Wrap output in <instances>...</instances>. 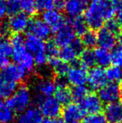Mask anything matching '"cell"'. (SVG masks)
Returning a JSON list of instances; mask_svg holds the SVG:
<instances>
[{"mask_svg":"<svg viewBox=\"0 0 122 123\" xmlns=\"http://www.w3.org/2000/svg\"><path fill=\"white\" fill-rule=\"evenodd\" d=\"M116 13L109 0H92L85 10L84 19L88 27L99 30L106 21L114 18Z\"/></svg>","mask_w":122,"mask_h":123,"instance_id":"cell-1","label":"cell"},{"mask_svg":"<svg viewBox=\"0 0 122 123\" xmlns=\"http://www.w3.org/2000/svg\"><path fill=\"white\" fill-rule=\"evenodd\" d=\"M10 44L12 45V58L15 64L26 70L31 71L34 69L35 62L34 56L25 47V39L22 34H15L12 36Z\"/></svg>","mask_w":122,"mask_h":123,"instance_id":"cell-2","label":"cell"},{"mask_svg":"<svg viewBox=\"0 0 122 123\" xmlns=\"http://www.w3.org/2000/svg\"><path fill=\"white\" fill-rule=\"evenodd\" d=\"M25 47L34 56L35 65L42 67L47 64L48 57L45 53L46 44L44 40L29 34L25 39Z\"/></svg>","mask_w":122,"mask_h":123,"instance_id":"cell-3","label":"cell"},{"mask_svg":"<svg viewBox=\"0 0 122 123\" xmlns=\"http://www.w3.org/2000/svg\"><path fill=\"white\" fill-rule=\"evenodd\" d=\"M31 101L32 96L29 89L25 86H21L17 88L14 93L8 99L6 103L14 112L21 113L29 107Z\"/></svg>","mask_w":122,"mask_h":123,"instance_id":"cell-4","label":"cell"},{"mask_svg":"<svg viewBox=\"0 0 122 123\" xmlns=\"http://www.w3.org/2000/svg\"><path fill=\"white\" fill-rule=\"evenodd\" d=\"M38 104L41 115L47 119L57 118L62 112V105L53 96L40 98Z\"/></svg>","mask_w":122,"mask_h":123,"instance_id":"cell-5","label":"cell"},{"mask_svg":"<svg viewBox=\"0 0 122 123\" xmlns=\"http://www.w3.org/2000/svg\"><path fill=\"white\" fill-rule=\"evenodd\" d=\"M7 8L11 15L22 12L29 16L36 11L34 0H7Z\"/></svg>","mask_w":122,"mask_h":123,"instance_id":"cell-6","label":"cell"},{"mask_svg":"<svg viewBox=\"0 0 122 123\" xmlns=\"http://www.w3.org/2000/svg\"><path fill=\"white\" fill-rule=\"evenodd\" d=\"M66 81L74 87L84 86L87 83L88 72L80 65H74L66 74Z\"/></svg>","mask_w":122,"mask_h":123,"instance_id":"cell-7","label":"cell"},{"mask_svg":"<svg viewBox=\"0 0 122 123\" xmlns=\"http://www.w3.org/2000/svg\"><path fill=\"white\" fill-rule=\"evenodd\" d=\"M28 72L16 64H8L2 69L0 77L15 84L22 81L27 75Z\"/></svg>","mask_w":122,"mask_h":123,"instance_id":"cell-8","label":"cell"},{"mask_svg":"<svg viewBox=\"0 0 122 123\" xmlns=\"http://www.w3.org/2000/svg\"><path fill=\"white\" fill-rule=\"evenodd\" d=\"M28 29L29 30L30 34L36 36L43 40L49 39L52 34V29L49 28V26L42 18H33L29 22Z\"/></svg>","mask_w":122,"mask_h":123,"instance_id":"cell-9","label":"cell"},{"mask_svg":"<svg viewBox=\"0 0 122 123\" xmlns=\"http://www.w3.org/2000/svg\"><path fill=\"white\" fill-rule=\"evenodd\" d=\"M98 96L102 103L105 102L107 105L119 101L120 86L116 83H108L99 90Z\"/></svg>","mask_w":122,"mask_h":123,"instance_id":"cell-10","label":"cell"},{"mask_svg":"<svg viewBox=\"0 0 122 123\" xmlns=\"http://www.w3.org/2000/svg\"><path fill=\"white\" fill-rule=\"evenodd\" d=\"M29 22L30 20L28 15L19 12L11 15L7 24L11 32H13L15 34H21L24 32L26 29H28Z\"/></svg>","mask_w":122,"mask_h":123,"instance_id":"cell-11","label":"cell"},{"mask_svg":"<svg viewBox=\"0 0 122 123\" xmlns=\"http://www.w3.org/2000/svg\"><path fill=\"white\" fill-rule=\"evenodd\" d=\"M87 83L92 90L99 91L105 85L107 84L105 70L100 67H93L88 72Z\"/></svg>","mask_w":122,"mask_h":123,"instance_id":"cell-12","label":"cell"},{"mask_svg":"<svg viewBox=\"0 0 122 123\" xmlns=\"http://www.w3.org/2000/svg\"><path fill=\"white\" fill-rule=\"evenodd\" d=\"M80 106L83 111L84 114L86 113L87 115L97 114L100 113L103 108V103L97 95L90 93L87 95L85 99L80 102Z\"/></svg>","mask_w":122,"mask_h":123,"instance_id":"cell-13","label":"cell"},{"mask_svg":"<svg viewBox=\"0 0 122 123\" xmlns=\"http://www.w3.org/2000/svg\"><path fill=\"white\" fill-rule=\"evenodd\" d=\"M88 7V0H65L64 10L71 18L80 17Z\"/></svg>","mask_w":122,"mask_h":123,"instance_id":"cell-14","label":"cell"},{"mask_svg":"<svg viewBox=\"0 0 122 123\" xmlns=\"http://www.w3.org/2000/svg\"><path fill=\"white\" fill-rule=\"evenodd\" d=\"M42 19L49 26L52 31H58L65 25V19L63 14L57 9L48 10L43 13Z\"/></svg>","mask_w":122,"mask_h":123,"instance_id":"cell-15","label":"cell"},{"mask_svg":"<svg viewBox=\"0 0 122 123\" xmlns=\"http://www.w3.org/2000/svg\"><path fill=\"white\" fill-rule=\"evenodd\" d=\"M75 36L76 35L73 32L70 26L65 24L61 29L55 32L54 43L58 47H65L71 44V43L76 39Z\"/></svg>","mask_w":122,"mask_h":123,"instance_id":"cell-16","label":"cell"},{"mask_svg":"<svg viewBox=\"0 0 122 123\" xmlns=\"http://www.w3.org/2000/svg\"><path fill=\"white\" fill-rule=\"evenodd\" d=\"M97 35V44L99 48L105 49H111L116 47V35L108 30L105 27H102L98 30Z\"/></svg>","mask_w":122,"mask_h":123,"instance_id":"cell-17","label":"cell"},{"mask_svg":"<svg viewBox=\"0 0 122 123\" xmlns=\"http://www.w3.org/2000/svg\"><path fill=\"white\" fill-rule=\"evenodd\" d=\"M63 121L64 123H81L84 112L80 105L68 104L63 110Z\"/></svg>","mask_w":122,"mask_h":123,"instance_id":"cell-18","label":"cell"},{"mask_svg":"<svg viewBox=\"0 0 122 123\" xmlns=\"http://www.w3.org/2000/svg\"><path fill=\"white\" fill-rule=\"evenodd\" d=\"M56 82L49 78L41 79L35 84V91L39 95V97H49L55 93Z\"/></svg>","mask_w":122,"mask_h":123,"instance_id":"cell-19","label":"cell"},{"mask_svg":"<svg viewBox=\"0 0 122 123\" xmlns=\"http://www.w3.org/2000/svg\"><path fill=\"white\" fill-rule=\"evenodd\" d=\"M104 116L109 123H122V102L108 104L105 108Z\"/></svg>","mask_w":122,"mask_h":123,"instance_id":"cell-20","label":"cell"},{"mask_svg":"<svg viewBox=\"0 0 122 123\" xmlns=\"http://www.w3.org/2000/svg\"><path fill=\"white\" fill-rule=\"evenodd\" d=\"M44 119L40 111L36 107H29L19 113L16 123H42Z\"/></svg>","mask_w":122,"mask_h":123,"instance_id":"cell-21","label":"cell"},{"mask_svg":"<svg viewBox=\"0 0 122 123\" xmlns=\"http://www.w3.org/2000/svg\"><path fill=\"white\" fill-rule=\"evenodd\" d=\"M56 88L55 91V96L54 98L61 104L64 105H68L72 100L71 96V91L69 89L68 86L66 85V81H64L63 79H60L57 83H56Z\"/></svg>","mask_w":122,"mask_h":123,"instance_id":"cell-22","label":"cell"},{"mask_svg":"<svg viewBox=\"0 0 122 123\" xmlns=\"http://www.w3.org/2000/svg\"><path fill=\"white\" fill-rule=\"evenodd\" d=\"M48 62H49V66L54 70L55 74L60 79H64V77L66 76L69 70H70V67H69L68 64L64 63V62L60 60L59 57L48 59Z\"/></svg>","mask_w":122,"mask_h":123,"instance_id":"cell-23","label":"cell"},{"mask_svg":"<svg viewBox=\"0 0 122 123\" xmlns=\"http://www.w3.org/2000/svg\"><path fill=\"white\" fill-rule=\"evenodd\" d=\"M78 55H80V54L72 47V45L70 44V45L65 46V47H62L60 49H59L58 57L63 62L68 64V63H75Z\"/></svg>","mask_w":122,"mask_h":123,"instance_id":"cell-24","label":"cell"},{"mask_svg":"<svg viewBox=\"0 0 122 123\" xmlns=\"http://www.w3.org/2000/svg\"><path fill=\"white\" fill-rule=\"evenodd\" d=\"M94 55L96 64L100 68L109 67L111 64V54L109 50L99 48L94 51Z\"/></svg>","mask_w":122,"mask_h":123,"instance_id":"cell-25","label":"cell"},{"mask_svg":"<svg viewBox=\"0 0 122 123\" xmlns=\"http://www.w3.org/2000/svg\"><path fill=\"white\" fill-rule=\"evenodd\" d=\"M80 65L85 69H92L93 67H94L96 64L94 51L90 49H84L80 55Z\"/></svg>","mask_w":122,"mask_h":123,"instance_id":"cell-26","label":"cell"},{"mask_svg":"<svg viewBox=\"0 0 122 123\" xmlns=\"http://www.w3.org/2000/svg\"><path fill=\"white\" fill-rule=\"evenodd\" d=\"M17 89V84L0 77V97L9 98Z\"/></svg>","mask_w":122,"mask_h":123,"instance_id":"cell-27","label":"cell"},{"mask_svg":"<svg viewBox=\"0 0 122 123\" xmlns=\"http://www.w3.org/2000/svg\"><path fill=\"white\" fill-rule=\"evenodd\" d=\"M70 28L72 29L73 32L75 33V35L82 36L87 31V26L85 19L82 18L81 17H77V18H71L70 21Z\"/></svg>","mask_w":122,"mask_h":123,"instance_id":"cell-28","label":"cell"},{"mask_svg":"<svg viewBox=\"0 0 122 123\" xmlns=\"http://www.w3.org/2000/svg\"><path fill=\"white\" fill-rule=\"evenodd\" d=\"M14 121V111L6 102L0 101V123H12Z\"/></svg>","mask_w":122,"mask_h":123,"instance_id":"cell-29","label":"cell"},{"mask_svg":"<svg viewBox=\"0 0 122 123\" xmlns=\"http://www.w3.org/2000/svg\"><path fill=\"white\" fill-rule=\"evenodd\" d=\"M106 79L110 81V83H116L122 80V68L118 66H110L105 70Z\"/></svg>","mask_w":122,"mask_h":123,"instance_id":"cell-30","label":"cell"},{"mask_svg":"<svg viewBox=\"0 0 122 123\" xmlns=\"http://www.w3.org/2000/svg\"><path fill=\"white\" fill-rule=\"evenodd\" d=\"M80 40H81L84 46H85L87 49H91L92 48H94L97 44V35H96V33L94 30H87L82 35V39Z\"/></svg>","mask_w":122,"mask_h":123,"instance_id":"cell-31","label":"cell"},{"mask_svg":"<svg viewBox=\"0 0 122 123\" xmlns=\"http://www.w3.org/2000/svg\"><path fill=\"white\" fill-rule=\"evenodd\" d=\"M88 94V89L85 86L74 87L71 91L72 100H74L76 102H81Z\"/></svg>","mask_w":122,"mask_h":123,"instance_id":"cell-32","label":"cell"},{"mask_svg":"<svg viewBox=\"0 0 122 123\" xmlns=\"http://www.w3.org/2000/svg\"><path fill=\"white\" fill-rule=\"evenodd\" d=\"M35 8L38 11L45 12L54 9V0H34Z\"/></svg>","mask_w":122,"mask_h":123,"instance_id":"cell-33","label":"cell"},{"mask_svg":"<svg viewBox=\"0 0 122 123\" xmlns=\"http://www.w3.org/2000/svg\"><path fill=\"white\" fill-rule=\"evenodd\" d=\"M111 63L114 66L122 68V47L117 46L113 49L111 52Z\"/></svg>","mask_w":122,"mask_h":123,"instance_id":"cell-34","label":"cell"},{"mask_svg":"<svg viewBox=\"0 0 122 123\" xmlns=\"http://www.w3.org/2000/svg\"><path fill=\"white\" fill-rule=\"evenodd\" d=\"M81 123H107L105 117L103 114H90L83 117Z\"/></svg>","mask_w":122,"mask_h":123,"instance_id":"cell-35","label":"cell"},{"mask_svg":"<svg viewBox=\"0 0 122 123\" xmlns=\"http://www.w3.org/2000/svg\"><path fill=\"white\" fill-rule=\"evenodd\" d=\"M12 45L7 38L0 37V54L9 58L12 55Z\"/></svg>","mask_w":122,"mask_h":123,"instance_id":"cell-36","label":"cell"},{"mask_svg":"<svg viewBox=\"0 0 122 123\" xmlns=\"http://www.w3.org/2000/svg\"><path fill=\"white\" fill-rule=\"evenodd\" d=\"M45 53H46V55H47L48 59L58 57V55H59V49H58V46L56 45L54 42L48 43V44H46Z\"/></svg>","mask_w":122,"mask_h":123,"instance_id":"cell-37","label":"cell"},{"mask_svg":"<svg viewBox=\"0 0 122 123\" xmlns=\"http://www.w3.org/2000/svg\"><path fill=\"white\" fill-rule=\"evenodd\" d=\"M105 27L108 30H110V32H112L113 34H116V35L119 33L120 29H121L118 21L116 19H114V18L106 21V24H105Z\"/></svg>","mask_w":122,"mask_h":123,"instance_id":"cell-38","label":"cell"},{"mask_svg":"<svg viewBox=\"0 0 122 123\" xmlns=\"http://www.w3.org/2000/svg\"><path fill=\"white\" fill-rule=\"evenodd\" d=\"M8 13L7 0H0V19Z\"/></svg>","mask_w":122,"mask_h":123,"instance_id":"cell-39","label":"cell"},{"mask_svg":"<svg viewBox=\"0 0 122 123\" xmlns=\"http://www.w3.org/2000/svg\"><path fill=\"white\" fill-rule=\"evenodd\" d=\"M10 32H11V31H10L8 24L7 23H4V24L2 23L1 26H0V34H1L2 37L6 38V36L8 35Z\"/></svg>","mask_w":122,"mask_h":123,"instance_id":"cell-40","label":"cell"},{"mask_svg":"<svg viewBox=\"0 0 122 123\" xmlns=\"http://www.w3.org/2000/svg\"><path fill=\"white\" fill-rule=\"evenodd\" d=\"M110 2L116 12H120L122 10V0H110Z\"/></svg>","mask_w":122,"mask_h":123,"instance_id":"cell-41","label":"cell"},{"mask_svg":"<svg viewBox=\"0 0 122 123\" xmlns=\"http://www.w3.org/2000/svg\"><path fill=\"white\" fill-rule=\"evenodd\" d=\"M8 65V58L0 54V69L4 68Z\"/></svg>","mask_w":122,"mask_h":123,"instance_id":"cell-42","label":"cell"},{"mask_svg":"<svg viewBox=\"0 0 122 123\" xmlns=\"http://www.w3.org/2000/svg\"><path fill=\"white\" fill-rule=\"evenodd\" d=\"M65 0H54V9L59 10L64 8Z\"/></svg>","mask_w":122,"mask_h":123,"instance_id":"cell-43","label":"cell"},{"mask_svg":"<svg viewBox=\"0 0 122 123\" xmlns=\"http://www.w3.org/2000/svg\"><path fill=\"white\" fill-rule=\"evenodd\" d=\"M49 123H64L62 118H54V119H49Z\"/></svg>","mask_w":122,"mask_h":123,"instance_id":"cell-44","label":"cell"},{"mask_svg":"<svg viewBox=\"0 0 122 123\" xmlns=\"http://www.w3.org/2000/svg\"><path fill=\"white\" fill-rule=\"evenodd\" d=\"M117 21L119 23L120 27L122 29V10L118 12V16H117Z\"/></svg>","mask_w":122,"mask_h":123,"instance_id":"cell-45","label":"cell"},{"mask_svg":"<svg viewBox=\"0 0 122 123\" xmlns=\"http://www.w3.org/2000/svg\"><path fill=\"white\" fill-rule=\"evenodd\" d=\"M120 86V99H121L122 100V80H121V86Z\"/></svg>","mask_w":122,"mask_h":123,"instance_id":"cell-46","label":"cell"},{"mask_svg":"<svg viewBox=\"0 0 122 123\" xmlns=\"http://www.w3.org/2000/svg\"><path fill=\"white\" fill-rule=\"evenodd\" d=\"M120 43H121V47H122V34L120 35Z\"/></svg>","mask_w":122,"mask_h":123,"instance_id":"cell-47","label":"cell"},{"mask_svg":"<svg viewBox=\"0 0 122 123\" xmlns=\"http://www.w3.org/2000/svg\"><path fill=\"white\" fill-rule=\"evenodd\" d=\"M1 25H2V21H1V19H0V26H1Z\"/></svg>","mask_w":122,"mask_h":123,"instance_id":"cell-48","label":"cell"}]
</instances>
